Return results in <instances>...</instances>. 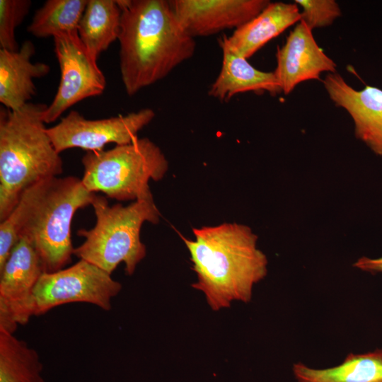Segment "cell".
Listing matches in <instances>:
<instances>
[{
	"mask_svg": "<svg viewBox=\"0 0 382 382\" xmlns=\"http://www.w3.org/2000/svg\"><path fill=\"white\" fill-rule=\"evenodd\" d=\"M276 57L274 73L285 95L303 81L319 79L323 72L336 73L337 64L318 46L312 30L302 21L277 48Z\"/></svg>",
	"mask_w": 382,
	"mask_h": 382,
	"instance_id": "12",
	"label": "cell"
},
{
	"mask_svg": "<svg viewBox=\"0 0 382 382\" xmlns=\"http://www.w3.org/2000/svg\"><path fill=\"white\" fill-rule=\"evenodd\" d=\"M297 382H382V349L349 354L339 365L313 369L302 362L293 364Z\"/></svg>",
	"mask_w": 382,
	"mask_h": 382,
	"instance_id": "17",
	"label": "cell"
},
{
	"mask_svg": "<svg viewBox=\"0 0 382 382\" xmlns=\"http://www.w3.org/2000/svg\"><path fill=\"white\" fill-rule=\"evenodd\" d=\"M53 40L61 78L56 95L44 112L45 124L55 122L79 101L102 94L106 87L104 74L79 33L58 34Z\"/></svg>",
	"mask_w": 382,
	"mask_h": 382,
	"instance_id": "8",
	"label": "cell"
},
{
	"mask_svg": "<svg viewBox=\"0 0 382 382\" xmlns=\"http://www.w3.org/2000/svg\"><path fill=\"white\" fill-rule=\"evenodd\" d=\"M37 352L13 334L0 331V382H45Z\"/></svg>",
	"mask_w": 382,
	"mask_h": 382,
	"instance_id": "19",
	"label": "cell"
},
{
	"mask_svg": "<svg viewBox=\"0 0 382 382\" xmlns=\"http://www.w3.org/2000/svg\"><path fill=\"white\" fill-rule=\"evenodd\" d=\"M323 83L330 100L352 117L357 138L382 156V90L371 86L356 90L337 73L328 74Z\"/></svg>",
	"mask_w": 382,
	"mask_h": 382,
	"instance_id": "13",
	"label": "cell"
},
{
	"mask_svg": "<svg viewBox=\"0 0 382 382\" xmlns=\"http://www.w3.org/2000/svg\"><path fill=\"white\" fill-rule=\"evenodd\" d=\"M50 179L40 181L27 188L11 213L1 221L0 270L18 241L35 205L44 192Z\"/></svg>",
	"mask_w": 382,
	"mask_h": 382,
	"instance_id": "21",
	"label": "cell"
},
{
	"mask_svg": "<svg viewBox=\"0 0 382 382\" xmlns=\"http://www.w3.org/2000/svg\"><path fill=\"white\" fill-rule=\"evenodd\" d=\"M95 194L74 176L49 181L21 232L32 241L44 272L60 270L71 261L73 216L78 209L91 204Z\"/></svg>",
	"mask_w": 382,
	"mask_h": 382,
	"instance_id": "6",
	"label": "cell"
},
{
	"mask_svg": "<svg viewBox=\"0 0 382 382\" xmlns=\"http://www.w3.org/2000/svg\"><path fill=\"white\" fill-rule=\"evenodd\" d=\"M120 21L121 8L117 0H88L78 33L95 60L118 40Z\"/></svg>",
	"mask_w": 382,
	"mask_h": 382,
	"instance_id": "18",
	"label": "cell"
},
{
	"mask_svg": "<svg viewBox=\"0 0 382 382\" xmlns=\"http://www.w3.org/2000/svg\"><path fill=\"white\" fill-rule=\"evenodd\" d=\"M301 20L296 3H270L255 17L222 37L228 47L248 59L269 41Z\"/></svg>",
	"mask_w": 382,
	"mask_h": 382,
	"instance_id": "16",
	"label": "cell"
},
{
	"mask_svg": "<svg viewBox=\"0 0 382 382\" xmlns=\"http://www.w3.org/2000/svg\"><path fill=\"white\" fill-rule=\"evenodd\" d=\"M47 105L28 103L17 110L0 109V221L4 220L23 192L63 171L43 115Z\"/></svg>",
	"mask_w": 382,
	"mask_h": 382,
	"instance_id": "3",
	"label": "cell"
},
{
	"mask_svg": "<svg viewBox=\"0 0 382 382\" xmlns=\"http://www.w3.org/2000/svg\"><path fill=\"white\" fill-rule=\"evenodd\" d=\"M122 284L111 274L86 261L53 272H43L33 291L34 316L42 315L63 304L83 302L104 311L111 309V300Z\"/></svg>",
	"mask_w": 382,
	"mask_h": 382,
	"instance_id": "7",
	"label": "cell"
},
{
	"mask_svg": "<svg viewBox=\"0 0 382 382\" xmlns=\"http://www.w3.org/2000/svg\"><path fill=\"white\" fill-rule=\"evenodd\" d=\"M91 205L96 216V225L78 231V236L85 241L74 248V255L110 274L124 262L126 274L132 275L146 254L140 238L142 225L144 222L157 224L160 220L153 195L124 206L110 205L105 197L95 194Z\"/></svg>",
	"mask_w": 382,
	"mask_h": 382,
	"instance_id": "4",
	"label": "cell"
},
{
	"mask_svg": "<svg viewBox=\"0 0 382 382\" xmlns=\"http://www.w3.org/2000/svg\"><path fill=\"white\" fill-rule=\"evenodd\" d=\"M192 232L195 240L181 236L197 277L192 286L204 294L213 311L229 307L233 301L249 302L253 286L267 272L257 235L237 223L193 228Z\"/></svg>",
	"mask_w": 382,
	"mask_h": 382,
	"instance_id": "2",
	"label": "cell"
},
{
	"mask_svg": "<svg viewBox=\"0 0 382 382\" xmlns=\"http://www.w3.org/2000/svg\"><path fill=\"white\" fill-rule=\"evenodd\" d=\"M151 108H143L125 115L87 120L76 110L70 111L47 134L58 153L80 148L86 151L103 150L108 144H127L138 138L139 132L155 117Z\"/></svg>",
	"mask_w": 382,
	"mask_h": 382,
	"instance_id": "9",
	"label": "cell"
},
{
	"mask_svg": "<svg viewBox=\"0 0 382 382\" xmlns=\"http://www.w3.org/2000/svg\"><path fill=\"white\" fill-rule=\"evenodd\" d=\"M117 1L121 8V79L132 96L190 59L196 43L179 23L169 1Z\"/></svg>",
	"mask_w": 382,
	"mask_h": 382,
	"instance_id": "1",
	"label": "cell"
},
{
	"mask_svg": "<svg viewBox=\"0 0 382 382\" xmlns=\"http://www.w3.org/2000/svg\"><path fill=\"white\" fill-rule=\"evenodd\" d=\"M84 187L118 201H136L152 195L149 181L161 180L168 161L154 142L146 137L82 157Z\"/></svg>",
	"mask_w": 382,
	"mask_h": 382,
	"instance_id": "5",
	"label": "cell"
},
{
	"mask_svg": "<svg viewBox=\"0 0 382 382\" xmlns=\"http://www.w3.org/2000/svg\"><path fill=\"white\" fill-rule=\"evenodd\" d=\"M354 266L371 274H382V257L378 258L362 257L356 261Z\"/></svg>",
	"mask_w": 382,
	"mask_h": 382,
	"instance_id": "24",
	"label": "cell"
},
{
	"mask_svg": "<svg viewBox=\"0 0 382 382\" xmlns=\"http://www.w3.org/2000/svg\"><path fill=\"white\" fill-rule=\"evenodd\" d=\"M294 3L302 8L300 21L312 30L330 25L341 15L334 0H296Z\"/></svg>",
	"mask_w": 382,
	"mask_h": 382,
	"instance_id": "23",
	"label": "cell"
},
{
	"mask_svg": "<svg viewBox=\"0 0 382 382\" xmlns=\"http://www.w3.org/2000/svg\"><path fill=\"white\" fill-rule=\"evenodd\" d=\"M35 52L30 40L17 51L0 49V102L6 108L17 110L30 103L36 94L34 79L50 72L48 64L31 62Z\"/></svg>",
	"mask_w": 382,
	"mask_h": 382,
	"instance_id": "14",
	"label": "cell"
},
{
	"mask_svg": "<svg viewBox=\"0 0 382 382\" xmlns=\"http://www.w3.org/2000/svg\"><path fill=\"white\" fill-rule=\"evenodd\" d=\"M88 0H47L38 8L28 32L39 38L62 33H78Z\"/></svg>",
	"mask_w": 382,
	"mask_h": 382,
	"instance_id": "20",
	"label": "cell"
},
{
	"mask_svg": "<svg viewBox=\"0 0 382 382\" xmlns=\"http://www.w3.org/2000/svg\"><path fill=\"white\" fill-rule=\"evenodd\" d=\"M30 0H0V47L8 51L19 50L16 30L28 15Z\"/></svg>",
	"mask_w": 382,
	"mask_h": 382,
	"instance_id": "22",
	"label": "cell"
},
{
	"mask_svg": "<svg viewBox=\"0 0 382 382\" xmlns=\"http://www.w3.org/2000/svg\"><path fill=\"white\" fill-rule=\"evenodd\" d=\"M268 0H170L172 10L192 37L241 27L259 14Z\"/></svg>",
	"mask_w": 382,
	"mask_h": 382,
	"instance_id": "11",
	"label": "cell"
},
{
	"mask_svg": "<svg viewBox=\"0 0 382 382\" xmlns=\"http://www.w3.org/2000/svg\"><path fill=\"white\" fill-rule=\"evenodd\" d=\"M43 272L32 241L21 234L0 270V331L13 334L34 316L33 291Z\"/></svg>",
	"mask_w": 382,
	"mask_h": 382,
	"instance_id": "10",
	"label": "cell"
},
{
	"mask_svg": "<svg viewBox=\"0 0 382 382\" xmlns=\"http://www.w3.org/2000/svg\"><path fill=\"white\" fill-rule=\"evenodd\" d=\"M219 44L222 50L221 68L209 87V96L225 102L238 93L248 91L267 92L273 96L282 93L274 71L255 69L247 59L233 52L222 37Z\"/></svg>",
	"mask_w": 382,
	"mask_h": 382,
	"instance_id": "15",
	"label": "cell"
}]
</instances>
